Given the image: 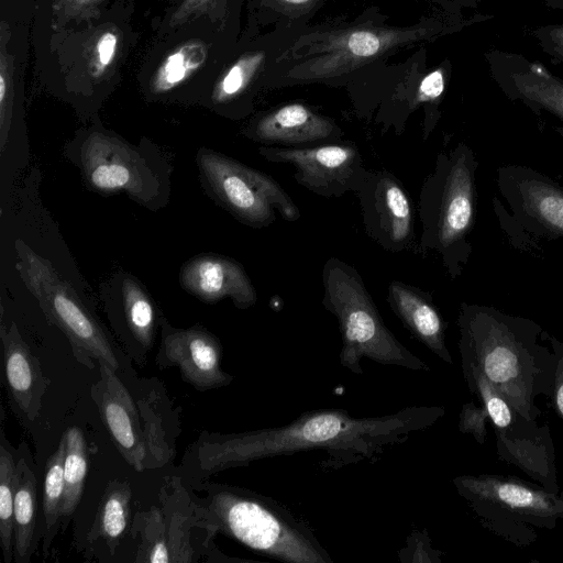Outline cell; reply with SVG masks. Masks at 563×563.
I'll return each instance as SVG.
<instances>
[{
  "instance_id": "ba28073f",
  "label": "cell",
  "mask_w": 563,
  "mask_h": 563,
  "mask_svg": "<svg viewBox=\"0 0 563 563\" xmlns=\"http://www.w3.org/2000/svg\"><path fill=\"white\" fill-rule=\"evenodd\" d=\"M15 271L27 290L37 300L46 319L68 339L78 361L95 358L114 371L119 361L114 347L96 316L88 309L73 286L52 263L23 240L14 242Z\"/></svg>"
},
{
  "instance_id": "3957f363",
  "label": "cell",
  "mask_w": 563,
  "mask_h": 563,
  "mask_svg": "<svg viewBox=\"0 0 563 563\" xmlns=\"http://www.w3.org/2000/svg\"><path fill=\"white\" fill-rule=\"evenodd\" d=\"M194 501L208 533L224 534L262 555L287 563H332L310 526L275 499L228 484L202 485Z\"/></svg>"
},
{
  "instance_id": "2e32d148",
  "label": "cell",
  "mask_w": 563,
  "mask_h": 563,
  "mask_svg": "<svg viewBox=\"0 0 563 563\" xmlns=\"http://www.w3.org/2000/svg\"><path fill=\"white\" fill-rule=\"evenodd\" d=\"M242 134L263 145L301 147L341 141L343 131L332 118L291 102L258 113Z\"/></svg>"
},
{
  "instance_id": "ffe728a7",
  "label": "cell",
  "mask_w": 563,
  "mask_h": 563,
  "mask_svg": "<svg viewBox=\"0 0 563 563\" xmlns=\"http://www.w3.org/2000/svg\"><path fill=\"white\" fill-rule=\"evenodd\" d=\"M0 336L8 391L22 418L34 422L49 380L43 375L37 357L23 340L15 322L9 327L2 324Z\"/></svg>"
},
{
  "instance_id": "603a6c76",
  "label": "cell",
  "mask_w": 563,
  "mask_h": 563,
  "mask_svg": "<svg viewBox=\"0 0 563 563\" xmlns=\"http://www.w3.org/2000/svg\"><path fill=\"white\" fill-rule=\"evenodd\" d=\"M37 489L33 471L24 459L16 463L13 511V560L29 563L36 549Z\"/></svg>"
},
{
  "instance_id": "4fadbf2b",
  "label": "cell",
  "mask_w": 563,
  "mask_h": 563,
  "mask_svg": "<svg viewBox=\"0 0 563 563\" xmlns=\"http://www.w3.org/2000/svg\"><path fill=\"white\" fill-rule=\"evenodd\" d=\"M453 483L459 494L485 519L553 527L556 519L563 518V499L556 498L555 493L542 492L511 478L462 475Z\"/></svg>"
},
{
  "instance_id": "52a82bcc",
  "label": "cell",
  "mask_w": 563,
  "mask_h": 563,
  "mask_svg": "<svg viewBox=\"0 0 563 563\" xmlns=\"http://www.w3.org/2000/svg\"><path fill=\"white\" fill-rule=\"evenodd\" d=\"M429 25L388 27L371 22L318 30L299 36L276 57L286 84L325 81L344 76L402 46L430 36Z\"/></svg>"
},
{
  "instance_id": "d6986e66",
  "label": "cell",
  "mask_w": 563,
  "mask_h": 563,
  "mask_svg": "<svg viewBox=\"0 0 563 563\" xmlns=\"http://www.w3.org/2000/svg\"><path fill=\"white\" fill-rule=\"evenodd\" d=\"M162 507L153 506L147 511L136 512L134 527L141 542L135 562L175 563L194 562L195 549L189 543L190 514L169 510L162 493Z\"/></svg>"
},
{
  "instance_id": "9c48e42d",
  "label": "cell",
  "mask_w": 563,
  "mask_h": 563,
  "mask_svg": "<svg viewBox=\"0 0 563 563\" xmlns=\"http://www.w3.org/2000/svg\"><path fill=\"white\" fill-rule=\"evenodd\" d=\"M196 163L207 195L239 222L261 229L277 214L289 222L300 218L298 206L271 175L207 147L198 150Z\"/></svg>"
},
{
  "instance_id": "f546056e",
  "label": "cell",
  "mask_w": 563,
  "mask_h": 563,
  "mask_svg": "<svg viewBox=\"0 0 563 563\" xmlns=\"http://www.w3.org/2000/svg\"><path fill=\"white\" fill-rule=\"evenodd\" d=\"M465 380L471 391L478 395L483 405L498 430L511 427L514 412L507 400L495 389L487 378L476 368L462 365Z\"/></svg>"
},
{
  "instance_id": "83f0119b",
  "label": "cell",
  "mask_w": 563,
  "mask_h": 563,
  "mask_svg": "<svg viewBox=\"0 0 563 563\" xmlns=\"http://www.w3.org/2000/svg\"><path fill=\"white\" fill-rule=\"evenodd\" d=\"M66 455V438L63 434L57 449L49 456L46 464V475L43 487V511L45 519V542L43 549L47 550L54 538L57 522L60 519L63 497L65 490L64 464Z\"/></svg>"
},
{
  "instance_id": "277c9868",
  "label": "cell",
  "mask_w": 563,
  "mask_h": 563,
  "mask_svg": "<svg viewBox=\"0 0 563 563\" xmlns=\"http://www.w3.org/2000/svg\"><path fill=\"white\" fill-rule=\"evenodd\" d=\"M477 167L474 151L460 142L438 154L419 194L418 253L438 254L452 279L460 277L473 251L470 236L476 221Z\"/></svg>"
},
{
  "instance_id": "9a60e30c",
  "label": "cell",
  "mask_w": 563,
  "mask_h": 563,
  "mask_svg": "<svg viewBox=\"0 0 563 563\" xmlns=\"http://www.w3.org/2000/svg\"><path fill=\"white\" fill-rule=\"evenodd\" d=\"M161 347L156 363L161 367H177L181 378L200 391L225 387L233 376L221 366L223 349L220 340L200 325L174 328L159 318Z\"/></svg>"
},
{
  "instance_id": "d4e9b609",
  "label": "cell",
  "mask_w": 563,
  "mask_h": 563,
  "mask_svg": "<svg viewBox=\"0 0 563 563\" xmlns=\"http://www.w3.org/2000/svg\"><path fill=\"white\" fill-rule=\"evenodd\" d=\"M131 497L132 490L128 482L109 483L88 533L90 541L103 540L113 553L129 525Z\"/></svg>"
},
{
  "instance_id": "8992f818",
  "label": "cell",
  "mask_w": 563,
  "mask_h": 563,
  "mask_svg": "<svg viewBox=\"0 0 563 563\" xmlns=\"http://www.w3.org/2000/svg\"><path fill=\"white\" fill-rule=\"evenodd\" d=\"M322 306L339 323L342 347L340 365L356 375L364 373L366 357L387 366L427 372L430 367L386 327L358 271L331 256L322 268Z\"/></svg>"
},
{
  "instance_id": "7402d4cb",
  "label": "cell",
  "mask_w": 563,
  "mask_h": 563,
  "mask_svg": "<svg viewBox=\"0 0 563 563\" xmlns=\"http://www.w3.org/2000/svg\"><path fill=\"white\" fill-rule=\"evenodd\" d=\"M276 57L275 43L242 54L214 85L210 96L211 107L232 119L250 114L253 110V95L260 88L262 74L268 70V59Z\"/></svg>"
},
{
  "instance_id": "836d02e7",
  "label": "cell",
  "mask_w": 563,
  "mask_h": 563,
  "mask_svg": "<svg viewBox=\"0 0 563 563\" xmlns=\"http://www.w3.org/2000/svg\"><path fill=\"white\" fill-rule=\"evenodd\" d=\"M421 531H412L408 537L407 545L399 551L402 562H438V554L432 550L428 534Z\"/></svg>"
},
{
  "instance_id": "8d00e7d4",
  "label": "cell",
  "mask_w": 563,
  "mask_h": 563,
  "mask_svg": "<svg viewBox=\"0 0 563 563\" xmlns=\"http://www.w3.org/2000/svg\"><path fill=\"white\" fill-rule=\"evenodd\" d=\"M536 36L549 55L563 62V24L541 27L536 32Z\"/></svg>"
},
{
  "instance_id": "cb8c5ba5",
  "label": "cell",
  "mask_w": 563,
  "mask_h": 563,
  "mask_svg": "<svg viewBox=\"0 0 563 563\" xmlns=\"http://www.w3.org/2000/svg\"><path fill=\"white\" fill-rule=\"evenodd\" d=\"M510 95L536 113L544 110L563 123V80L540 64H530L525 71L511 75ZM563 137V125L555 128Z\"/></svg>"
},
{
  "instance_id": "484cf974",
  "label": "cell",
  "mask_w": 563,
  "mask_h": 563,
  "mask_svg": "<svg viewBox=\"0 0 563 563\" xmlns=\"http://www.w3.org/2000/svg\"><path fill=\"white\" fill-rule=\"evenodd\" d=\"M66 455L64 464L65 490L60 518L70 517L80 503L88 472V449L81 430L70 427L65 432Z\"/></svg>"
},
{
  "instance_id": "4dcf8cb0",
  "label": "cell",
  "mask_w": 563,
  "mask_h": 563,
  "mask_svg": "<svg viewBox=\"0 0 563 563\" xmlns=\"http://www.w3.org/2000/svg\"><path fill=\"white\" fill-rule=\"evenodd\" d=\"M11 63L4 45L0 58V151L4 152L12 121L13 87Z\"/></svg>"
},
{
  "instance_id": "1f68e13d",
  "label": "cell",
  "mask_w": 563,
  "mask_h": 563,
  "mask_svg": "<svg viewBox=\"0 0 563 563\" xmlns=\"http://www.w3.org/2000/svg\"><path fill=\"white\" fill-rule=\"evenodd\" d=\"M118 49V35L113 31L102 32L92 47L90 67L95 77L101 76L113 63Z\"/></svg>"
},
{
  "instance_id": "5bb4252c",
  "label": "cell",
  "mask_w": 563,
  "mask_h": 563,
  "mask_svg": "<svg viewBox=\"0 0 563 563\" xmlns=\"http://www.w3.org/2000/svg\"><path fill=\"white\" fill-rule=\"evenodd\" d=\"M98 364L100 379L92 385L91 397L114 445L135 471L154 468L152 427L145 406L133 400L110 365Z\"/></svg>"
},
{
  "instance_id": "f1b7e54d",
  "label": "cell",
  "mask_w": 563,
  "mask_h": 563,
  "mask_svg": "<svg viewBox=\"0 0 563 563\" xmlns=\"http://www.w3.org/2000/svg\"><path fill=\"white\" fill-rule=\"evenodd\" d=\"M16 464L12 454L0 445V543L3 561L13 560V511Z\"/></svg>"
},
{
  "instance_id": "7c38bea8",
  "label": "cell",
  "mask_w": 563,
  "mask_h": 563,
  "mask_svg": "<svg viewBox=\"0 0 563 563\" xmlns=\"http://www.w3.org/2000/svg\"><path fill=\"white\" fill-rule=\"evenodd\" d=\"M354 194L364 230L373 241L391 253L418 252L412 200L394 173L366 169Z\"/></svg>"
},
{
  "instance_id": "4316f807",
  "label": "cell",
  "mask_w": 563,
  "mask_h": 563,
  "mask_svg": "<svg viewBox=\"0 0 563 563\" xmlns=\"http://www.w3.org/2000/svg\"><path fill=\"white\" fill-rule=\"evenodd\" d=\"M206 47L199 42L186 43L170 53L152 81V91L163 95L177 88L206 60Z\"/></svg>"
},
{
  "instance_id": "74e56055",
  "label": "cell",
  "mask_w": 563,
  "mask_h": 563,
  "mask_svg": "<svg viewBox=\"0 0 563 563\" xmlns=\"http://www.w3.org/2000/svg\"><path fill=\"white\" fill-rule=\"evenodd\" d=\"M214 0H183L170 19V26H178L207 10Z\"/></svg>"
},
{
  "instance_id": "f35d334b",
  "label": "cell",
  "mask_w": 563,
  "mask_h": 563,
  "mask_svg": "<svg viewBox=\"0 0 563 563\" xmlns=\"http://www.w3.org/2000/svg\"><path fill=\"white\" fill-rule=\"evenodd\" d=\"M550 341L554 347L556 355V371H555V405L559 413L563 418V343L558 341L555 338L550 336Z\"/></svg>"
},
{
  "instance_id": "44dd1931",
  "label": "cell",
  "mask_w": 563,
  "mask_h": 563,
  "mask_svg": "<svg viewBox=\"0 0 563 563\" xmlns=\"http://www.w3.org/2000/svg\"><path fill=\"white\" fill-rule=\"evenodd\" d=\"M387 302L405 328L433 354L448 364L452 357L445 343L446 322L432 295L401 280H391Z\"/></svg>"
},
{
  "instance_id": "30bf717a",
  "label": "cell",
  "mask_w": 563,
  "mask_h": 563,
  "mask_svg": "<svg viewBox=\"0 0 563 563\" xmlns=\"http://www.w3.org/2000/svg\"><path fill=\"white\" fill-rule=\"evenodd\" d=\"M497 186L508 209L494 197V212L510 243L521 250L563 238V186L523 165L497 169Z\"/></svg>"
},
{
  "instance_id": "6da1fadb",
  "label": "cell",
  "mask_w": 563,
  "mask_h": 563,
  "mask_svg": "<svg viewBox=\"0 0 563 563\" xmlns=\"http://www.w3.org/2000/svg\"><path fill=\"white\" fill-rule=\"evenodd\" d=\"M443 416V407L427 405L365 418L353 417L343 409L310 410L280 427L239 433L203 432L189 448L184 463L192 476L203 478L257 460L322 451L320 467L333 471L373 463Z\"/></svg>"
},
{
  "instance_id": "ac0fdd59",
  "label": "cell",
  "mask_w": 563,
  "mask_h": 563,
  "mask_svg": "<svg viewBox=\"0 0 563 563\" xmlns=\"http://www.w3.org/2000/svg\"><path fill=\"white\" fill-rule=\"evenodd\" d=\"M109 319L142 350H151L162 316L145 286L132 274L118 271L100 286Z\"/></svg>"
},
{
  "instance_id": "d6a6232c",
  "label": "cell",
  "mask_w": 563,
  "mask_h": 563,
  "mask_svg": "<svg viewBox=\"0 0 563 563\" xmlns=\"http://www.w3.org/2000/svg\"><path fill=\"white\" fill-rule=\"evenodd\" d=\"M263 7L272 9L289 20L305 21L321 7L325 0H260Z\"/></svg>"
},
{
  "instance_id": "d590c367",
  "label": "cell",
  "mask_w": 563,
  "mask_h": 563,
  "mask_svg": "<svg viewBox=\"0 0 563 563\" xmlns=\"http://www.w3.org/2000/svg\"><path fill=\"white\" fill-rule=\"evenodd\" d=\"M103 0H55V9L64 20L81 19L91 14Z\"/></svg>"
},
{
  "instance_id": "7a4b0ae2",
  "label": "cell",
  "mask_w": 563,
  "mask_h": 563,
  "mask_svg": "<svg viewBox=\"0 0 563 563\" xmlns=\"http://www.w3.org/2000/svg\"><path fill=\"white\" fill-rule=\"evenodd\" d=\"M462 365L479 371L521 420L534 422L540 395L554 394L556 355L542 346L534 321L494 307L462 302L457 317Z\"/></svg>"
},
{
  "instance_id": "8fae6325",
  "label": "cell",
  "mask_w": 563,
  "mask_h": 563,
  "mask_svg": "<svg viewBox=\"0 0 563 563\" xmlns=\"http://www.w3.org/2000/svg\"><path fill=\"white\" fill-rule=\"evenodd\" d=\"M258 154L267 162L291 165L296 183L324 198L354 192L366 172L360 148L353 141L301 147L261 145Z\"/></svg>"
},
{
  "instance_id": "e575fe53",
  "label": "cell",
  "mask_w": 563,
  "mask_h": 563,
  "mask_svg": "<svg viewBox=\"0 0 563 563\" xmlns=\"http://www.w3.org/2000/svg\"><path fill=\"white\" fill-rule=\"evenodd\" d=\"M486 409L477 408L473 404H465L460 415V430L463 433H472L478 442L485 439Z\"/></svg>"
},
{
  "instance_id": "5b68a950",
  "label": "cell",
  "mask_w": 563,
  "mask_h": 563,
  "mask_svg": "<svg viewBox=\"0 0 563 563\" xmlns=\"http://www.w3.org/2000/svg\"><path fill=\"white\" fill-rule=\"evenodd\" d=\"M63 153L91 191L125 194L152 211L168 203L173 166L158 145L146 137L132 144L96 123L78 130Z\"/></svg>"
},
{
  "instance_id": "e0dca14e",
  "label": "cell",
  "mask_w": 563,
  "mask_h": 563,
  "mask_svg": "<svg viewBox=\"0 0 563 563\" xmlns=\"http://www.w3.org/2000/svg\"><path fill=\"white\" fill-rule=\"evenodd\" d=\"M179 283L184 290L207 303L230 299L236 308L247 309L257 301L243 265L224 255L207 253L189 258L180 267Z\"/></svg>"
}]
</instances>
